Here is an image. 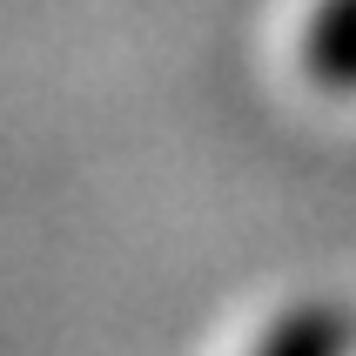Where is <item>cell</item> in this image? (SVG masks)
<instances>
[{
    "mask_svg": "<svg viewBox=\"0 0 356 356\" xmlns=\"http://www.w3.org/2000/svg\"><path fill=\"white\" fill-rule=\"evenodd\" d=\"M296 67L316 95L356 101V0H309L302 7Z\"/></svg>",
    "mask_w": 356,
    "mask_h": 356,
    "instance_id": "cell-1",
    "label": "cell"
},
{
    "mask_svg": "<svg viewBox=\"0 0 356 356\" xmlns=\"http://www.w3.org/2000/svg\"><path fill=\"white\" fill-rule=\"evenodd\" d=\"M350 343H356V323L343 316L337 302L309 296V302H289L276 323H262L256 350L262 356H337V350H350Z\"/></svg>",
    "mask_w": 356,
    "mask_h": 356,
    "instance_id": "cell-2",
    "label": "cell"
}]
</instances>
